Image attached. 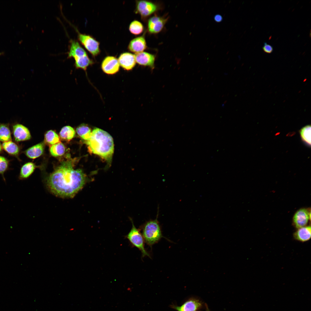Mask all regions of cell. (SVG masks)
<instances>
[{
	"label": "cell",
	"instance_id": "5bb4252c",
	"mask_svg": "<svg viewBox=\"0 0 311 311\" xmlns=\"http://www.w3.org/2000/svg\"><path fill=\"white\" fill-rule=\"evenodd\" d=\"M147 48L144 35L136 37L130 42L128 49L131 52L135 53L143 52Z\"/></svg>",
	"mask_w": 311,
	"mask_h": 311
},
{
	"label": "cell",
	"instance_id": "8fae6325",
	"mask_svg": "<svg viewBox=\"0 0 311 311\" xmlns=\"http://www.w3.org/2000/svg\"><path fill=\"white\" fill-rule=\"evenodd\" d=\"M136 62L139 65L147 66L152 69L155 67L154 55L146 52H142L134 54Z\"/></svg>",
	"mask_w": 311,
	"mask_h": 311
},
{
	"label": "cell",
	"instance_id": "52a82bcc",
	"mask_svg": "<svg viewBox=\"0 0 311 311\" xmlns=\"http://www.w3.org/2000/svg\"><path fill=\"white\" fill-rule=\"evenodd\" d=\"M166 16L155 15L150 17L147 22V30L150 33L157 34L163 29L168 19Z\"/></svg>",
	"mask_w": 311,
	"mask_h": 311
},
{
	"label": "cell",
	"instance_id": "4fadbf2b",
	"mask_svg": "<svg viewBox=\"0 0 311 311\" xmlns=\"http://www.w3.org/2000/svg\"><path fill=\"white\" fill-rule=\"evenodd\" d=\"M118 60L120 65L127 71L132 69L136 65L134 55L130 53L125 52L121 54Z\"/></svg>",
	"mask_w": 311,
	"mask_h": 311
},
{
	"label": "cell",
	"instance_id": "2e32d148",
	"mask_svg": "<svg viewBox=\"0 0 311 311\" xmlns=\"http://www.w3.org/2000/svg\"><path fill=\"white\" fill-rule=\"evenodd\" d=\"M310 226H305L297 229L293 234L294 238L301 242H305L311 238V230Z\"/></svg>",
	"mask_w": 311,
	"mask_h": 311
},
{
	"label": "cell",
	"instance_id": "3957f363",
	"mask_svg": "<svg viewBox=\"0 0 311 311\" xmlns=\"http://www.w3.org/2000/svg\"><path fill=\"white\" fill-rule=\"evenodd\" d=\"M143 236L146 244L151 247L163 236L157 219L147 222L144 225Z\"/></svg>",
	"mask_w": 311,
	"mask_h": 311
},
{
	"label": "cell",
	"instance_id": "4316f807",
	"mask_svg": "<svg viewBox=\"0 0 311 311\" xmlns=\"http://www.w3.org/2000/svg\"><path fill=\"white\" fill-rule=\"evenodd\" d=\"M8 161L7 159L0 156V174L2 175L3 179L5 181V179L4 174L8 168Z\"/></svg>",
	"mask_w": 311,
	"mask_h": 311
},
{
	"label": "cell",
	"instance_id": "7c38bea8",
	"mask_svg": "<svg viewBox=\"0 0 311 311\" xmlns=\"http://www.w3.org/2000/svg\"><path fill=\"white\" fill-rule=\"evenodd\" d=\"M13 131L15 139L16 141H26L31 138L29 129L25 126L20 124H16L13 126Z\"/></svg>",
	"mask_w": 311,
	"mask_h": 311
},
{
	"label": "cell",
	"instance_id": "277c9868",
	"mask_svg": "<svg viewBox=\"0 0 311 311\" xmlns=\"http://www.w3.org/2000/svg\"><path fill=\"white\" fill-rule=\"evenodd\" d=\"M126 238L132 245L141 251L143 257L147 256L150 257L149 253L145 248L144 240L143 236L139 230L135 227L132 222V228L127 235Z\"/></svg>",
	"mask_w": 311,
	"mask_h": 311
},
{
	"label": "cell",
	"instance_id": "7a4b0ae2",
	"mask_svg": "<svg viewBox=\"0 0 311 311\" xmlns=\"http://www.w3.org/2000/svg\"><path fill=\"white\" fill-rule=\"evenodd\" d=\"M86 143L91 152L105 159L109 163H111L114 145L113 138L108 132L95 128L92 132L90 139Z\"/></svg>",
	"mask_w": 311,
	"mask_h": 311
},
{
	"label": "cell",
	"instance_id": "d4e9b609",
	"mask_svg": "<svg viewBox=\"0 0 311 311\" xmlns=\"http://www.w3.org/2000/svg\"><path fill=\"white\" fill-rule=\"evenodd\" d=\"M129 30L132 34L136 35H138L143 32L144 30V27L140 22L134 20L130 24Z\"/></svg>",
	"mask_w": 311,
	"mask_h": 311
},
{
	"label": "cell",
	"instance_id": "5b68a950",
	"mask_svg": "<svg viewBox=\"0 0 311 311\" xmlns=\"http://www.w3.org/2000/svg\"><path fill=\"white\" fill-rule=\"evenodd\" d=\"M79 41L93 56L98 55L100 52L99 43L91 36L80 33L76 28Z\"/></svg>",
	"mask_w": 311,
	"mask_h": 311
},
{
	"label": "cell",
	"instance_id": "f1b7e54d",
	"mask_svg": "<svg viewBox=\"0 0 311 311\" xmlns=\"http://www.w3.org/2000/svg\"><path fill=\"white\" fill-rule=\"evenodd\" d=\"M214 20L216 22H221L223 20L222 16L219 14H216L214 16Z\"/></svg>",
	"mask_w": 311,
	"mask_h": 311
},
{
	"label": "cell",
	"instance_id": "484cf974",
	"mask_svg": "<svg viewBox=\"0 0 311 311\" xmlns=\"http://www.w3.org/2000/svg\"><path fill=\"white\" fill-rule=\"evenodd\" d=\"M303 141L310 145H311V126L308 125L303 127L299 131Z\"/></svg>",
	"mask_w": 311,
	"mask_h": 311
},
{
	"label": "cell",
	"instance_id": "44dd1931",
	"mask_svg": "<svg viewBox=\"0 0 311 311\" xmlns=\"http://www.w3.org/2000/svg\"><path fill=\"white\" fill-rule=\"evenodd\" d=\"M78 135L86 141H88L91 136L92 132L90 129L85 124H81L76 129Z\"/></svg>",
	"mask_w": 311,
	"mask_h": 311
},
{
	"label": "cell",
	"instance_id": "ffe728a7",
	"mask_svg": "<svg viewBox=\"0 0 311 311\" xmlns=\"http://www.w3.org/2000/svg\"><path fill=\"white\" fill-rule=\"evenodd\" d=\"M75 132L74 129L70 126L63 127L60 132V137L66 141H69L74 136Z\"/></svg>",
	"mask_w": 311,
	"mask_h": 311
},
{
	"label": "cell",
	"instance_id": "9c48e42d",
	"mask_svg": "<svg viewBox=\"0 0 311 311\" xmlns=\"http://www.w3.org/2000/svg\"><path fill=\"white\" fill-rule=\"evenodd\" d=\"M310 212L308 210L305 208H301L295 213L293 216V225L297 229L305 226L310 219Z\"/></svg>",
	"mask_w": 311,
	"mask_h": 311
},
{
	"label": "cell",
	"instance_id": "83f0119b",
	"mask_svg": "<svg viewBox=\"0 0 311 311\" xmlns=\"http://www.w3.org/2000/svg\"><path fill=\"white\" fill-rule=\"evenodd\" d=\"M262 49L265 52L268 54L272 53L273 51V47L271 45L267 44L266 42L264 43L263 46L262 47Z\"/></svg>",
	"mask_w": 311,
	"mask_h": 311
},
{
	"label": "cell",
	"instance_id": "ba28073f",
	"mask_svg": "<svg viewBox=\"0 0 311 311\" xmlns=\"http://www.w3.org/2000/svg\"><path fill=\"white\" fill-rule=\"evenodd\" d=\"M68 58H73L75 61L80 60L88 56L85 50L77 41L73 39L70 41Z\"/></svg>",
	"mask_w": 311,
	"mask_h": 311
},
{
	"label": "cell",
	"instance_id": "4dcf8cb0",
	"mask_svg": "<svg viewBox=\"0 0 311 311\" xmlns=\"http://www.w3.org/2000/svg\"><path fill=\"white\" fill-rule=\"evenodd\" d=\"M205 311H209V310L207 308L206 310Z\"/></svg>",
	"mask_w": 311,
	"mask_h": 311
},
{
	"label": "cell",
	"instance_id": "6da1fadb",
	"mask_svg": "<svg viewBox=\"0 0 311 311\" xmlns=\"http://www.w3.org/2000/svg\"><path fill=\"white\" fill-rule=\"evenodd\" d=\"M74 159L62 162L47 178L46 184L51 191L63 198H72L86 183L87 177L81 169H74Z\"/></svg>",
	"mask_w": 311,
	"mask_h": 311
},
{
	"label": "cell",
	"instance_id": "f546056e",
	"mask_svg": "<svg viewBox=\"0 0 311 311\" xmlns=\"http://www.w3.org/2000/svg\"><path fill=\"white\" fill-rule=\"evenodd\" d=\"M2 147L0 143V153L1 151L2 150Z\"/></svg>",
	"mask_w": 311,
	"mask_h": 311
},
{
	"label": "cell",
	"instance_id": "8992f818",
	"mask_svg": "<svg viewBox=\"0 0 311 311\" xmlns=\"http://www.w3.org/2000/svg\"><path fill=\"white\" fill-rule=\"evenodd\" d=\"M158 6L156 3L146 0L136 1L135 12L145 19L156 12Z\"/></svg>",
	"mask_w": 311,
	"mask_h": 311
},
{
	"label": "cell",
	"instance_id": "d6986e66",
	"mask_svg": "<svg viewBox=\"0 0 311 311\" xmlns=\"http://www.w3.org/2000/svg\"><path fill=\"white\" fill-rule=\"evenodd\" d=\"M3 148L9 154L17 156L20 151L18 146L11 141L4 142L2 145Z\"/></svg>",
	"mask_w": 311,
	"mask_h": 311
},
{
	"label": "cell",
	"instance_id": "30bf717a",
	"mask_svg": "<svg viewBox=\"0 0 311 311\" xmlns=\"http://www.w3.org/2000/svg\"><path fill=\"white\" fill-rule=\"evenodd\" d=\"M120 64L118 60L115 57L108 56L103 61L101 67L103 71L109 75H113L118 71Z\"/></svg>",
	"mask_w": 311,
	"mask_h": 311
},
{
	"label": "cell",
	"instance_id": "603a6c76",
	"mask_svg": "<svg viewBox=\"0 0 311 311\" xmlns=\"http://www.w3.org/2000/svg\"><path fill=\"white\" fill-rule=\"evenodd\" d=\"M11 132L7 125L0 124V141L5 142L11 141Z\"/></svg>",
	"mask_w": 311,
	"mask_h": 311
},
{
	"label": "cell",
	"instance_id": "7402d4cb",
	"mask_svg": "<svg viewBox=\"0 0 311 311\" xmlns=\"http://www.w3.org/2000/svg\"><path fill=\"white\" fill-rule=\"evenodd\" d=\"M65 151V146L61 142L51 145L50 148L51 154L54 157H58L63 155Z\"/></svg>",
	"mask_w": 311,
	"mask_h": 311
},
{
	"label": "cell",
	"instance_id": "9a60e30c",
	"mask_svg": "<svg viewBox=\"0 0 311 311\" xmlns=\"http://www.w3.org/2000/svg\"><path fill=\"white\" fill-rule=\"evenodd\" d=\"M202 306V303L199 300L191 299L181 306L173 305L172 307L177 311H197Z\"/></svg>",
	"mask_w": 311,
	"mask_h": 311
},
{
	"label": "cell",
	"instance_id": "ac0fdd59",
	"mask_svg": "<svg viewBox=\"0 0 311 311\" xmlns=\"http://www.w3.org/2000/svg\"><path fill=\"white\" fill-rule=\"evenodd\" d=\"M36 166L32 162H29L23 165L21 167L18 177L20 180L28 178L34 171Z\"/></svg>",
	"mask_w": 311,
	"mask_h": 311
},
{
	"label": "cell",
	"instance_id": "e0dca14e",
	"mask_svg": "<svg viewBox=\"0 0 311 311\" xmlns=\"http://www.w3.org/2000/svg\"><path fill=\"white\" fill-rule=\"evenodd\" d=\"M45 144L41 143L28 148L25 151L26 155L31 159H35L40 156L43 153Z\"/></svg>",
	"mask_w": 311,
	"mask_h": 311
},
{
	"label": "cell",
	"instance_id": "cb8c5ba5",
	"mask_svg": "<svg viewBox=\"0 0 311 311\" xmlns=\"http://www.w3.org/2000/svg\"><path fill=\"white\" fill-rule=\"evenodd\" d=\"M45 140L46 143L51 145L60 142L58 135L54 131L51 130L46 132L45 135Z\"/></svg>",
	"mask_w": 311,
	"mask_h": 311
}]
</instances>
